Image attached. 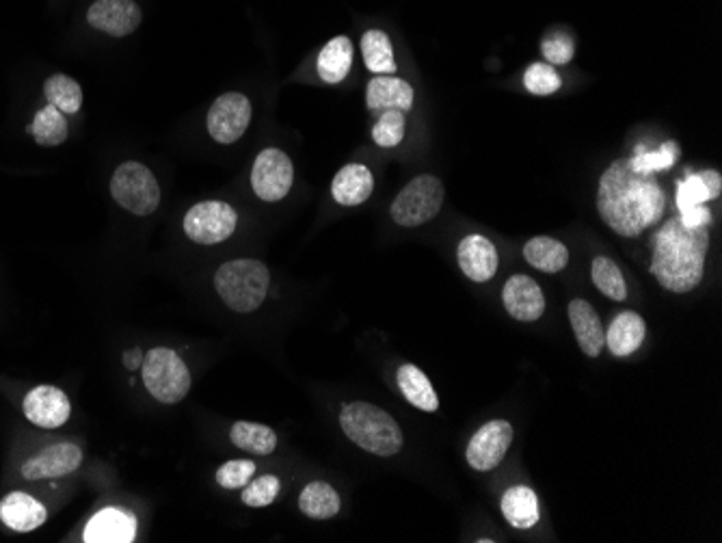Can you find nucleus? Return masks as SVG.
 <instances>
[{"label":"nucleus","instance_id":"nucleus-1","mask_svg":"<svg viewBox=\"0 0 722 543\" xmlns=\"http://www.w3.org/2000/svg\"><path fill=\"white\" fill-rule=\"evenodd\" d=\"M597 210L614 234L636 238L660 223L666 195L653 174L636 171L630 158H619L599 178Z\"/></svg>","mask_w":722,"mask_h":543},{"label":"nucleus","instance_id":"nucleus-2","mask_svg":"<svg viewBox=\"0 0 722 543\" xmlns=\"http://www.w3.org/2000/svg\"><path fill=\"white\" fill-rule=\"evenodd\" d=\"M707 249L710 228H690L677 215L655 232L649 271L671 293H692L703 282Z\"/></svg>","mask_w":722,"mask_h":543},{"label":"nucleus","instance_id":"nucleus-3","mask_svg":"<svg viewBox=\"0 0 722 543\" xmlns=\"http://www.w3.org/2000/svg\"><path fill=\"white\" fill-rule=\"evenodd\" d=\"M340 427L353 444L370 455L392 457L403 448V431L398 422L372 403L355 401L344 405Z\"/></svg>","mask_w":722,"mask_h":543},{"label":"nucleus","instance_id":"nucleus-4","mask_svg":"<svg viewBox=\"0 0 722 543\" xmlns=\"http://www.w3.org/2000/svg\"><path fill=\"white\" fill-rule=\"evenodd\" d=\"M271 286V273L260 260H230L219 267L215 288L230 310L249 314L262 306Z\"/></svg>","mask_w":722,"mask_h":543},{"label":"nucleus","instance_id":"nucleus-5","mask_svg":"<svg viewBox=\"0 0 722 543\" xmlns=\"http://www.w3.org/2000/svg\"><path fill=\"white\" fill-rule=\"evenodd\" d=\"M143 383L156 401L176 405L191 390V373L176 351L156 347L143 357Z\"/></svg>","mask_w":722,"mask_h":543},{"label":"nucleus","instance_id":"nucleus-6","mask_svg":"<svg viewBox=\"0 0 722 543\" xmlns=\"http://www.w3.org/2000/svg\"><path fill=\"white\" fill-rule=\"evenodd\" d=\"M444 195V184L437 176H416L396 195L390 215L400 228H418V225L429 223L439 215Z\"/></svg>","mask_w":722,"mask_h":543},{"label":"nucleus","instance_id":"nucleus-7","mask_svg":"<svg viewBox=\"0 0 722 543\" xmlns=\"http://www.w3.org/2000/svg\"><path fill=\"white\" fill-rule=\"evenodd\" d=\"M113 200L132 215L147 217L160 204L158 180L143 163L128 161L122 163L111 180Z\"/></svg>","mask_w":722,"mask_h":543},{"label":"nucleus","instance_id":"nucleus-8","mask_svg":"<svg viewBox=\"0 0 722 543\" xmlns=\"http://www.w3.org/2000/svg\"><path fill=\"white\" fill-rule=\"evenodd\" d=\"M236 223L238 215L230 204L202 202L186 213L184 232L199 245H217L234 234Z\"/></svg>","mask_w":722,"mask_h":543},{"label":"nucleus","instance_id":"nucleus-9","mask_svg":"<svg viewBox=\"0 0 722 543\" xmlns=\"http://www.w3.org/2000/svg\"><path fill=\"white\" fill-rule=\"evenodd\" d=\"M294 167L286 152L266 148L258 154L251 169V187L262 202H279L290 193Z\"/></svg>","mask_w":722,"mask_h":543},{"label":"nucleus","instance_id":"nucleus-10","mask_svg":"<svg viewBox=\"0 0 722 543\" xmlns=\"http://www.w3.org/2000/svg\"><path fill=\"white\" fill-rule=\"evenodd\" d=\"M251 122V102L247 96L230 91L215 100L210 111L206 126L210 137L217 143L230 145L245 135Z\"/></svg>","mask_w":722,"mask_h":543},{"label":"nucleus","instance_id":"nucleus-11","mask_svg":"<svg viewBox=\"0 0 722 543\" xmlns=\"http://www.w3.org/2000/svg\"><path fill=\"white\" fill-rule=\"evenodd\" d=\"M513 427L506 420H491L480 427L467 444L465 459L476 472H489L498 468L513 442Z\"/></svg>","mask_w":722,"mask_h":543},{"label":"nucleus","instance_id":"nucleus-12","mask_svg":"<svg viewBox=\"0 0 722 543\" xmlns=\"http://www.w3.org/2000/svg\"><path fill=\"white\" fill-rule=\"evenodd\" d=\"M83 463V450L72 442L52 444L37 455L22 463V479L26 481H44V479H61Z\"/></svg>","mask_w":722,"mask_h":543},{"label":"nucleus","instance_id":"nucleus-13","mask_svg":"<svg viewBox=\"0 0 722 543\" xmlns=\"http://www.w3.org/2000/svg\"><path fill=\"white\" fill-rule=\"evenodd\" d=\"M24 416L35 427L59 429L72 416V403L68 394L55 386H37L24 396Z\"/></svg>","mask_w":722,"mask_h":543},{"label":"nucleus","instance_id":"nucleus-14","mask_svg":"<svg viewBox=\"0 0 722 543\" xmlns=\"http://www.w3.org/2000/svg\"><path fill=\"white\" fill-rule=\"evenodd\" d=\"M87 22L111 37H128L141 24V9L135 0H96L87 11Z\"/></svg>","mask_w":722,"mask_h":543},{"label":"nucleus","instance_id":"nucleus-15","mask_svg":"<svg viewBox=\"0 0 722 543\" xmlns=\"http://www.w3.org/2000/svg\"><path fill=\"white\" fill-rule=\"evenodd\" d=\"M502 301L506 312L521 323L539 321L545 312L543 290L528 275H513L511 280L504 284Z\"/></svg>","mask_w":722,"mask_h":543},{"label":"nucleus","instance_id":"nucleus-16","mask_svg":"<svg viewBox=\"0 0 722 543\" xmlns=\"http://www.w3.org/2000/svg\"><path fill=\"white\" fill-rule=\"evenodd\" d=\"M457 260L463 275L472 282H489L498 273V249L489 238L480 234L465 236L457 249Z\"/></svg>","mask_w":722,"mask_h":543},{"label":"nucleus","instance_id":"nucleus-17","mask_svg":"<svg viewBox=\"0 0 722 543\" xmlns=\"http://www.w3.org/2000/svg\"><path fill=\"white\" fill-rule=\"evenodd\" d=\"M569 323L580 349L586 357H597L606 347V329L599 314L586 299H573L569 303Z\"/></svg>","mask_w":722,"mask_h":543},{"label":"nucleus","instance_id":"nucleus-18","mask_svg":"<svg viewBox=\"0 0 722 543\" xmlns=\"http://www.w3.org/2000/svg\"><path fill=\"white\" fill-rule=\"evenodd\" d=\"M46 518L48 511L42 502L24 492H11L0 500V522L16 533H33L44 526Z\"/></svg>","mask_w":722,"mask_h":543},{"label":"nucleus","instance_id":"nucleus-19","mask_svg":"<svg viewBox=\"0 0 722 543\" xmlns=\"http://www.w3.org/2000/svg\"><path fill=\"white\" fill-rule=\"evenodd\" d=\"M135 518L124 509H102L89 520L85 528L87 543H130L135 539Z\"/></svg>","mask_w":722,"mask_h":543},{"label":"nucleus","instance_id":"nucleus-20","mask_svg":"<svg viewBox=\"0 0 722 543\" xmlns=\"http://www.w3.org/2000/svg\"><path fill=\"white\" fill-rule=\"evenodd\" d=\"M368 109H396V111H409L413 107V87L396 78L392 74H377L368 83L366 91Z\"/></svg>","mask_w":722,"mask_h":543},{"label":"nucleus","instance_id":"nucleus-21","mask_svg":"<svg viewBox=\"0 0 722 543\" xmlns=\"http://www.w3.org/2000/svg\"><path fill=\"white\" fill-rule=\"evenodd\" d=\"M374 178L366 165L351 163L342 167L331 184L333 200L342 206H359L372 195Z\"/></svg>","mask_w":722,"mask_h":543},{"label":"nucleus","instance_id":"nucleus-22","mask_svg":"<svg viewBox=\"0 0 722 543\" xmlns=\"http://www.w3.org/2000/svg\"><path fill=\"white\" fill-rule=\"evenodd\" d=\"M647 336V325L645 319L636 312H621L614 316L606 331V344L612 355L627 357L640 349V344L645 342Z\"/></svg>","mask_w":722,"mask_h":543},{"label":"nucleus","instance_id":"nucleus-23","mask_svg":"<svg viewBox=\"0 0 722 543\" xmlns=\"http://www.w3.org/2000/svg\"><path fill=\"white\" fill-rule=\"evenodd\" d=\"M500 509L506 522L519 531H528L541 518L539 498L526 485H515L506 489V494L500 500Z\"/></svg>","mask_w":722,"mask_h":543},{"label":"nucleus","instance_id":"nucleus-24","mask_svg":"<svg viewBox=\"0 0 722 543\" xmlns=\"http://www.w3.org/2000/svg\"><path fill=\"white\" fill-rule=\"evenodd\" d=\"M396 381H398L400 392L405 394V399L413 407H418V409H422V412H429V414L437 412L439 409L437 392L433 388V383L429 381V377H426L418 366H413V364L400 366L396 373Z\"/></svg>","mask_w":722,"mask_h":543},{"label":"nucleus","instance_id":"nucleus-25","mask_svg":"<svg viewBox=\"0 0 722 543\" xmlns=\"http://www.w3.org/2000/svg\"><path fill=\"white\" fill-rule=\"evenodd\" d=\"M353 65V44L346 35L333 37L318 55V76L329 85L342 83Z\"/></svg>","mask_w":722,"mask_h":543},{"label":"nucleus","instance_id":"nucleus-26","mask_svg":"<svg viewBox=\"0 0 722 543\" xmlns=\"http://www.w3.org/2000/svg\"><path fill=\"white\" fill-rule=\"evenodd\" d=\"M524 258L530 267L543 273H558L569 264V249L556 238L534 236L524 245Z\"/></svg>","mask_w":722,"mask_h":543},{"label":"nucleus","instance_id":"nucleus-27","mask_svg":"<svg viewBox=\"0 0 722 543\" xmlns=\"http://www.w3.org/2000/svg\"><path fill=\"white\" fill-rule=\"evenodd\" d=\"M720 187L722 180L718 171H703V174H692L686 180H681L677 184V197L675 204L677 210L692 208V206H701L710 200H716L720 195Z\"/></svg>","mask_w":722,"mask_h":543},{"label":"nucleus","instance_id":"nucleus-28","mask_svg":"<svg viewBox=\"0 0 722 543\" xmlns=\"http://www.w3.org/2000/svg\"><path fill=\"white\" fill-rule=\"evenodd\" d=\"M340 496L329 483L316 481L305 485L299 496V509L312 520H329L340 513Z\"/></svg>","mask_w":722,"mask_h":543},{"label":"nucleus","instance_id":"nucleus-29","mask_svg":"<svg viewBox=\"0 0 722 543\" xmlns=\"http://www.w3.org/2000/svg\"><path fill=\"white\" fill-rule=\"evenodd\" d=\"M230 440L236 448L253 455H271L277 448V433L260 422L238 420L230 431Z\"/></svg>","mask_w":722,"mask_h":543},{"label":"nucleus","instance_id":"nucleus-30","mask_svg":"<svg viewBox=\"0 0 722 543\" xmlns=\"http://www.w3.org/2000/svg\"><path fill=\"white\" fill-rule=\"evenodd\" d=\"M29 132L35 137V141L44 148H57L65 139H68V119L65 113H61L57 107H44L39 111L29 126Z\"/></svg>","mask_w":722,"mask_h":543},{"label":"nucleus","instance_id":"nucleus-31","mask_svg":"<svg viewBox=\"0 0 722 543\" xmlns=\"http://www.w3.org/2000/svg\"><path fill=\"white\" fill-rule=\"evenodd\" d=\"M361 52H364L366 68L374 74H392L396 72L394 48L390 37L383 31H368L361 37Z\"/></svg>","mask_w":722,"mask_h":543},{"label":"nucleus","instance_id":"nucleus-32","mask_svg":"<svg viewBox=\"0 0 722 543\" xmlns=\"http://www.w3.org/2000/svg\"><path fill=\"white\" fill-rule=\"evenodd\" d=\"M44 96L48 104L57 107L65 115H74L83 107V89L74 78L65 74L50 76L44 85Z\"/></svg>","mask_w":722,"mask_h":543},{"label":"nucleus","instance_id":"nucleus-33","mask_svg":"<svg viewBox=\"0 0 722 543\" xmlns=\"http://www.w3.org/2000/svg\"><path fill=\"white\" fill-rule=\"evenodd\" d=\"M593 284L604 297L612 301H625L627 299V284L623 280V273L617 267V262H612L606 256H597L591 267Z\"/></svg>","mask_w":722,"mask_h":543},{"label":"nucleus","instance_id":"nucleus-34","mask_svg":"<svg viewBox=\"0 0 722 543\" xmlns=\"http://www.w3.org/2000/svg\"><path fill=\"white\" fill-rule=\"evenodd\" d=\"M679 156V145L675 141H666L658 152H647L645 148H638L636 154L630 158V163L636 171L643 174H655V171H664L673 167Z\"/></svg>","mask_w":722,"mask_h":543},{"label":"nucleus","instance_id":"nucleus-35","mask_svg":"<svg viewBox=\"0 0 722 543\" xmlns=\"http://www.w3.org/2000/svg\"><path fill=\"white\" fill-rule=\"evenodd\" d=\"M405 137V113L387 109L372 128V139L381 148H396Z\"/></svg>","mask_w":722,"mask_h":543},{"label":"nucleus","instance_id":"nucleus-36","mask_svg":"<svg viewBox=\"0 0 722 543\" xmlns=\"http://www.w3.org/2000/svg\"><path fill=\"white\" fill-rule=\"evenodd\" d=\"M524 85L534 96H552L563 85L558 72L547 63H532L524 74Z\"/></svg>","mask_w":722,"mask_h":543},{"label":"nucleus","instance_id":"nucleus-37","mask_svg":"<svg viewBox=\"0 0 722 543\" xmlns=\"http://www.w3.org/2000/svg\"><path fill=\"white\" fill-rule=\"evenodd\" d=\"M279 487H282V483H279L277 476L264 474V476H260V479L245 485V489H243V505H247V507H269L271 502L277 498Z\"/></svg>","mask_w":722,"mask_h":543},{"label":"nucleus","instance_id":"nucleus-38","mask_svg":"<svg viewBox=\"0 0 722 543\" xmlns=\"http://www.w3.org/2000/svg\"><path fill=\"white\" fill-rule=\"evenodd\" d=\"M253 474H256V463L249 459H234L227 461L217 470V483L225 489H238L245 487Z\"/></svg>","mask_w":722,"mask_h":543},{"label":"nucleus","instance_id":"nucleus-39","mask_svg":"<svg viewBox=\"0 0 722 543\" xmlns=\"http://www.w3.org/2000/svg\"><path fill=\"white\" fill-rule=\"evenodd\" d=\"M541 50H543V57L554 65H565L573 59V42L565 35L547 37L541 44Z\"/></svg>","mask_w":722,"mask_h":543},{"label":"nucleus","instance_id":"nucleus-40","mask_svg":"<svg viewBox=\"0 0 722 543\" xmlns=\"http://www.w3.org/2000/svg\"><path fill=\"white\" fill-rule=\"evenodd\" d=\"M679 217L686 225H690V228H705V225L710 228V223H712V213L703 204L681 210Z\"/></svg>","mask_w":722,"mask_h":543},{"label":"nucleus","instance_id":"nucleus-41","mask_svg":"<svg viewBox=\"0 0 722 543\" xmlns=\"http://www.w3.org/2000/svg\"><path fill=\"white\" fill-rule=\"evenodd\" d=\"M139 364H141V351H139V349L128 351V353H126V366H128L130 370H135V368H139Z\"/></svg>","mask_w":722,"mask_h":543}]
</instances>
